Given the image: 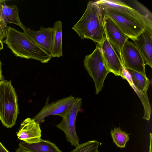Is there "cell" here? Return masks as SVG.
I'll list each match as a JSON object with an SVG mask.
<instances>
[{"label":"cell","instance_id":"1","mask_svg":"<svg viewBox=\"0 0 152 152\" xmlns=\"http://www.w3.org/2000/svg\"><path fill=\"white\" fill-rule=\"evenodd\" d=\"M72 29L81 39H90L101 44L107 38L101 10L95 1H90L80 20Z\"/></svg>","mask_w":152,"mask_h":152},{"label":"cell","instance_id":"2","mask_svg":"<svg viewBox=\"0 0 152 152\" xmlns=\"http://www.w3.org/2000/svg\"><path fill=\"white\" fill-rule=\"evenodd\" d=\"M3 42L17 57L34 59L43 63H48L52 58L50 54L35 44L23 32L10 26L8 27Z\"/></svg>","mask_w":152,"mask_h":152},{"label":"cell","instance_id":"3","mask_svg":"<svg viewBox=\"0 0 152 152\" xmlns=\"http://www.w3.org/2000/svg\"><path fill=\"white\" fill-rule=\"evenodd\" d=\"M17 95L11 80L0 81V120L7 128L15 125L19 113Z\"/></svg>","mask_w":152,"mask_h":152},{"label":"cell","instance_id":"4","mask_svg":"<svg viewBox=\"0 0 152 152\" xmlns=\"http://www.w3.org/2000/svg\"><path fill=\"white\" fill-rule=\"evenodd\" d=\"M83 64L94 82L95 93L97 94L102 90L104 81L108 73L110 72L98 44L91 54L85 56Z\"/></svg>","mask_w":152,"mask_h":152},{"label":"cell","instance_id":"5","mask_svg":"<svg viewBox=\"0 0 152 152\" xmlns=\"http://www.w3.org/2000/svg\"><path fill=\"white\" fill-rule=\"evenodd\" d=\"M99 7L102 15H106L110 18L124 34L132 40L136 39L145 30H147L145 27L140 22L116 10L109 7Z\"/></svg>","mask_w":152,"mask_h":152},{"label":"cell","instance_id":"6","mask_svg":"<svg viewBox=\"0 0 152 152\" xmlns=\"http://www.w3.org/2000/svg\"><path fill=\"white\" fill-rule=\"evenodd\" d=\"M82 99L77 97L73 104L62 118L61 121L56 126L64 132L67 141L71 145L76 147L79 144V139L77 136L75 128L76 117L82 105Z\"/></svg>","mask_w":152,"mask_h":152},{"label":"cell","instance_id":"7","mask_svg":"<svg viewBox=\"0 0 152 152\" xmlns=\"http://www.w3.org/2000/svg\"><path fill=\"white\" fill-rule=\"evenodd\" d=\"M77 98L70 96L50 103L46 102L41 110L33 118L40 125L44 122L45 117L50 115H58L63 118Z\"/></svg>","mask_w":152,"mask_h":152},{"label":"cell","instance_id":"8","mask_svg":"<svg viewBox=\"0 0 152 152\" xmlns=\"http://www.w3.org/2000/svg\"><path fill=\"white\" fill-rule=\"evenodd\" d=\"M123 66L146 75L145 65L142 56L135 44L127 40L122 49Z\"/></svg>","mask_w":152,"mask_h":152},{"label":"cell","instance_id":"9","mask_svg":"<svg viewBox=\"0 0 152 152\" xmlns=\"http://www.w3.org/2000/svg\"><path fill=\"white\" fill-rule=\"evenodd\" d=\"M99 6L109 7L116 10L142 24L147 30L152 33V23L135 9L121 0H99L95 1Z\"/></svg>","mask_w":152,"mask_h":152},{"label":"cell","instance_id":"10","mask_svg":"<svg viewBox=\"0 0 152 152\" xmlns=\"http://www.w3.org/2000/svg\"><path fill=\"white\" fill-rule=\"evenodd\" d=\"M9 23L15 24L21 28L23 26L19 18L17 6L8 5L5 1L0 0V40L2 41L6 37Z\"/></svg>","mask_w":152,"mask_h":152},{"label":"cell","instance_id":"11","mask_svg":"<svg viewBox=\"0 0 152 152\" xmlns=\"http://www.w3.org/2000/svg\"><path fill=\"white\" fill-rule=\"evenodd\" d=\"M103 19L106 37L118 52L123 64L122 49L125 42L129 38L108 16L103 15Z\"/></svg>","mask_w":152,"mask_h":152},{"label":"cell","instance_id":"12","mask_svg":"<svg viewBox=\"0 0 152 152\" xmlns=\"http://www.w3.org/2000/svg\"><path fill=\"white\" fill-rule=\"evenodd\" d=\"M24 34L35 44L51 55L54 33L53 27L41 26L38 31H34L23 26Z\"/></svg>","mask_w":152,"mask_h":152},{"label":"cell","instance_id":"13","mask_svg":"<svg viewBox=\"0 0 152 152\" xmlns=\"http://www.w3.org/2000/svg\"><path fill=\"white\" fill-rule=\"evenodd\" d=\"M99 45L110 72L115 76H120L123 79V64L113 45L106 38Z\"/></svg>","mask_w":152,"mask_h":152},{"label":"cell","instance_id":"14","mask_svg":"<svg viewBox=\"0 0 152 152\" xmlns=\"http://www.w3.org/2000/svg\"><path fill=\"white\" fill-rule=\"evenodd\" d=\"M40 124L33 118H26L21 123L17 133L18 139L28 143H36L41 140Z\"/></svg>","mask_w":152,"mask_h":152},{"label":"cell","instance_id":"15","mask_svg":"<svg viewBox=\"0 0 152 152\" xmlns=\"http://www.w3.org/2000/svg\"><path fill=\"white\" fill-rule=\"evenodd\" d=\"M140 53L145 65L152 68V33L146 30L132 40Z\"/></svg>","mask_w":152,"mask_h":152},{"label":"cell","instance_id":"16","mask_svg":"<svg viewBox=\"0 0 152 152\" xmlns=\"http://www.w3.org/2000/svg\"><path fill=\"white\" fill-rule=\"evenodd\" d=\"M19 147L31 152H62L54 143L42 139L39 142L28 143L20 142Z\"/></svg>","mask_w":152,"mask_h":152},{"label":"cell","instance_id":"17","mask_svg":"<svg viewBox=\"0 0 152 152\" xmlns=\"http://www.w3.org/2000/svg\"><path fill=\"white\" fill-rule=\"evenodd\" d=\"M62 27V23L60 20L56 21L54 24V33L51 54L52 58H59L63 56Z\"/></svg>","mask_w":152,"mask_h":152},{"label":"cell","instance_id":"18","mask_svg":"<svg viewBox=\"0 0 152 152\" xmlns=\"http://www.w3.org/2000/svg\"><path fill=\"white\" fill-rule=\"evenodd\" d=\"M126 69L130 75L132 83L137 89L141 93L148 95L147 91L150 81L146 75L132 70Z\"/></svg>","mask_w":152,"mask_h":152},{"label":"cell","instance_id":"19","mask_svg":"<svg viewBox=\"0 0 152 152\" xmlns=\"http://www.w3.org/2000/svg\"><path fill=\"white\" fill-rule=\"evenodd\" d=\"M123 74L124 76L123 79L127 80L130 85L134 90L141 100L144 109L143 118L149 121L150 119L151 114V109L148 95H145L141 93L137 89L132 83L130 75L123 66Z\"/></svg>","mask_w":152,"mask_h":152},{"label":"cell","instance_id":"20","mask_svg":"<svg viewBox=\"0 0 152 152\" xmlns=\"http://www.w3.org/2000/svg\"><path fill=\"white\" fill-rule=\"evenodd\" d=\"M110 134L113 142L120 148L125 147L129 140V134L120 128H116L110 131Z\"/></svg>","mask_w":152,"mask_h":152},{"label":"cell","instance_id":"21","mask_svg":"<svg viewBox=\"0 0 152 152\" xmlns=\"http://www.w3.org/2000/svg\"><path fill=\"white\" fill-rule=\"evenodd\" d=\"M100 144L96 140L89 141L79 144L71 152H99L98 148Z\"/></svg>","mask_w":152,"mask_h":152},{"label":"cell","instance_id":"22","mask_svg":"<svg viewBox=\"0 0 152 152\" xmlns=\"http://www.w3.org/2000/svg\"><path fill=\"white\" fill-rule=\"evenodd\" d=\"M132 3L139 13L152 23V13L145 6L137 0L132 1Z\"/></svg>","mask_w":152,"mask_h":152},{"label":"cell","instance_id":"23","mask_svg":"<svg viewBox=\"0 0 152 152\" xmlns=\"http://www.w3.org/2000/svg\"><path fill=\"white\" fill-rule=\"evenodd\" d=\"M0 152H9L0 142Z\"/></svg>","mask_w":152,"mask_h":152},{"label":"cell","instance_id":"24","mask_svg":"<svg viewBox=\"0 0 152 152\" xmlns=\"http://www.w3.org/2000/svg\"><path fill=\"white\" fill-rule=\"evenodd\" d=\"M4 80L1 70V63L0 60V81Z\"/></svg>","mask_w":152,"mask_h":152},{"label":"cell","instance_id":"25","mask_svg":"<svg viewBox=\"0 0 152 152\" xmlns=\"http://www.w3.org/2000/svg\"><path fill=\"white\" fill-rule=\"evenodd\" d=\"M16 152H31L20 148L19 147L16 150Z\"/></svg>","mask_w":152,"mask_h":152},{"label":"cell","instance_id":"26","mask_svg":"<svg viewBox=\"0 0 152 152\" xmlns=\"http://www.w3.org/2000/svg\"><path fill=\"white\" fill-rule=\"evenodd\" d=\"M150 150H149V152H151L152 151V148H151V147H152V143H151V142H152V140H152V134L151 133H150Z\"/></svg>","mask_w":152,"mask_h":152},{"label":"cell","instance_id":"27","mask_svg":"<svg viewBox=\"0 0 152 152\" xmlns=\"http://www.w3.org/2000/svg\"><path fill=\"white\" fill-rule=\"evenodd\" d=\"M3 48V41L0 40V50H1Z\"/></svg>","mask_w":152,"mask_h":152}]
</instances>
